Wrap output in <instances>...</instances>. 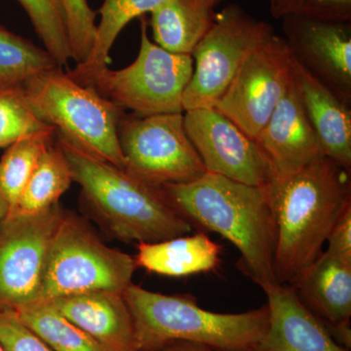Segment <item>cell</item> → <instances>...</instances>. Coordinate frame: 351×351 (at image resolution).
I'll return each mask as SVG.
<instances>
[{
    "label": "cell",
    "instance_id": "30",
    "mask_svg": "<svg viewBox=\"0 0 351 351\" xmlns=\"http://www.w3.org/2000/svg\"><path fill=\"white\" fill-rule=\"evenodd\" d=\"M0 346L5 351H54L14 313H0Z\"/></svg>",
    "mask_w": 351,
    "mask_h": 351
},
{
    "label": "cell",
    "instance_id": "13",
    "mask_svg": "<svg viewBox=\"0 0 351 351\" xmlns=\"http://www.w3.org/2000/svg\"><path fill=\"white\" fill-rule=\"evenodd\" d=\"M351 22L289 16L284 39L293 58L339 97L351 104Z\"/></svg>",
    "mask_w": 351,
    "mask_h": 351
},
{
    "label": "cell",
    "instance_id": "20",
    "mask_svg": "<svg viewBox=\"0 0 351 351\" xmlns=\"http://www.w3.org/2000/svg\"><path fill=\"white\" fill-rule=\"evenodd\" d=\"M223 0H169L151 12L154 41L175 54L191 55L207 34Z\"/></svg>",
    "mask_w": 351,
    "mask_h": 351
},
{
    "label": "cell",
    "instance_id": "18",
    "mask_svg": "<svg viewBox=\"0 0 351 351\" xmlns=\"http://www.w3.org/2000/svg\"><path fill=\"white\" fill-rule=\"evenodd\" d=\"M293 78L325 156L351 171L350 106L318 82L294 58Z\"/></svg>",
    "mask_w": 351,
    "mask_h": 351
},
{
    "label": "cell",
    "instance_id": "5",
    "mask_svg": "<svg viewBox=\"0 0 351 351\" xmlns=\"http://www.w3.org/2000/svg\"><path fill=\"white\" fill-rule=\"evenodd\" d=\"M22 89L41 121L101 160L125 169L119 140L123 110L76 82L61 66L32 76Z\"/></svg>",
    "mask_w": 351,
    "mask_h": 351
},
{
    "label": "cell",
    "instance_id": "29",
    "mask_svg": "<svg viewBox=\"0 0 351 351\" xmlns=\"http://www.w3.org/2000/svg\"><path fill=\"white\" fill-rule=\"evenodd\" d=\"M276 19L302 16L313 19L351 22V0H269Z\"/></svg>",
    "mask_w": 351,
    "mask_h": 351
},
{
    "label": "cell",
    "instance_id": "15",
    "mask_svg": "<svg viewBox=\"0 0 351 351\" xmlns=\"http://www.w3.org/2000/svg\"><path fill=\"white\" fill-rule=\"evenodd\" d=\"M263 291L269 326L256 351H350L307 308L292 285L276 283Z\"/></svg>",
    "mask_w": 351,
    "mask_h": 351
},
{
    "label": "cell",
    "instance_id": "11",
    "mask_svg": "<svg viewBox=\"0 0 351 351\" xmlns=\"http://www.w3.org/2000/svg\"><path fill=\"white\" fill-rule=\"evenodd\" d=\"M59 204L43 213L7 216L0 230V313L38 301L51 239L61 218Z\"/></svg>",
    "mask_w": 351,
    "mask_h": 351
},
{
    "label": "cell",
    "instance_id": "31",
    "mask_svg": "<svg viewBox=\"0 0 351 351\" xmlns=\"http://www.w3.org/2000/svg\"><path fill=\"white\" fill-rule=\"evenodd\" d=\"M326 242L328 253L351 262V203L337 219Z\"/></svg>",
    "mask_w": 351,
    "mask_h": 351
},
{
    "label": "cell",
    "instance_id": "34",
    "mask_svg": "<svg viewBox=\"0 0 351 351\" xmlns=\"http://www.w3.org/2000/svg\"><path fill=\"white\" fill-rule=\"evenodd\" d=\"M0 351H5V350H3V348H2L1 346H0Z\"/></svg>",
    "mask_w": 351,
    "mask_h": 351
},
{
    "label": "cell",
    "instance_id": "32",
    "mask_svg": "<svg viewBox=\"0 0 351 351\" xmlns=\"http://www.w3.org/2000/svg\"><path fill=\"white\" fill-rule=\"evenodd\" d=\"M157 351H226L200 345V343H188V341H176L171 345Z\"/></svg>",
    "mask_w": 351,
    "mask_h": 351
},
{
    "label": "cell",
    "instance_id": "12",
    "mask_svg": "<svg viewBox=\"0 0 351 351\" xmlns=\"http://www.w3.org/2000/svg\"><path fill=\"white\" fill-rule=\"evenodd\" d=\"M184 122L207 172L258 186L276 178L258 143L214 108L186 110Z\"/></svg>",
    "mask_w": 351,
    "mask_h": 351
},
{
    "label": "cell",
    "instance_id": "26",
    "mask_svg": "<svg viewBox=\"0 0 351 351\" xmlns=\"http://www.w3.org/2000/svg\"><path fill=\"white\" fill-rule=\"evenodd\" d=\"M29 16L44 49L58 66L68 64L71 57L63 10L57 0H17Z\"/></svg>",
    "mask_w": 351,
    "mask_h": 351
},
{
    "label": "cell",
    "instance_id": "17",
    "mask_svg": "<svg viewBox=\"0 0 351 351\" xmlns=\"http://www.w3.org/2000/svg\"><path fill=\"white\" fill-rule=\"evenodd\" d=\"M47 302L108 351H138L133 318L123 293L93 291Z\"/></svg>",
    "mask_w": 351,
    "mask_h": 351
},
{
    "label": "cell",
    "instance_id": "8",
    "mask_svg": "<svg viewBox=\"0 0 351 351\" xmlns=\"http://www.w3.org/2000/svg\"><path fill=\"white\" fill-rule=\"evenodd\" d=\"M274 34L271 25L237 4L217 13L213 25L191 53L193 71L182 98L184 112L214 108L246 57Z\"/></svg>",
    "mask_w": 351,
    "mask_h": 351
},
{
    "label": "cell",
    "instance_id": "21",
    "mask_svg": "<svg viewBox=\"0 0 351 351\" xmlns=\"http://www.w3.org/2000/svg\"><path fill=\"white\" fill-rule=\"evenodd\" d=\"M71 167L61 147L55 143L41 157L17 205L7 216H29L59 204L60 198L73 182Z\"/></svg>",
    "mask_w": 351,
    "mask_h": 351
},
{
    "label": "cell",
    "instance_id": "25",
    "mask_svg": "<svg viewBox=\"0 0 351 351\" xmlns=\"http://www.w3.org/2000/svg\"><path fill=\"white\" fill-rule=\"evenodd\" d=\"M56 66L47 51L0 25V89L21 87L32 76Z\"/></svg>",
    "mask_w": 351,
    "mask_h": 351
},
{
    "label": "cell",
    "instance_id": "28",
    "mask_svg": "<svg viewBox=\"0 0 351 351\" xmlns=\"http://www.w3.org/2000/svg\"><path fill=\"white\" fill-rule=\"evenodd\" d=\"M63 10L71 57L76 64L84 63L93 49L96 38V12L87 0H57Z\"/></svg>",
    "mask_w": 351,
    "mask_h": 351
},
{
    "label": "cell",
    "instance_id": "23",
    "mask_svg": "<svg viewBox=\"0 0 351 351\" xmlns=\"http://www.w3.org/2000/svg\"><path fill=\"white\" fill-rule=\"evenodd\" d=\"M167 1L169 0H105L100 9L101 20L97 25L93 49L84 63L76 64L69 73L84 75L108 66L113 43L124 27Z\"/></svg>",
    "mask_w": 351,
    "mask_h": 351
},
{
    "label": "cell",
    "instance_id": "3",
    "mask_svg": "<svg viewBox=\"0 0 351 351\" xmlns=\"http://www.w3.org/2000/svg\"><path fill=\"white\" fill-rule=\"evenodd\" d=\"M55 137L68 159L73 181L117 239L154 243L193 232L158 186L101 160L57 132Z\"/></svg>",
    "mask_w": 351,
    "mask_h": 351
},
{
    "label": "cell",
    "instance_id": "19",
    "mask_svg": "<svg viewBox=\"0 0 351 351\" xmlns=\"http://www.w3.org/2000/svg\"><path fill=\"white\" fill-rule=\"evenodd\" d=\"M137 267L159 276L184 277L215 270L221 263V247L206 232L137 244Z\"/></svg>",
    "mask_w": 351,
    "mask_h": 351
},
{
    "label": "cell",
    "instance_id": "33",
    "mask_svg": "<svg viewBox=\"0 0 351 351\" xmlns=\"http://www.w3.org/2000/svg\"><path fill=\"white\" fill-rule=\"evenodd\" d=\"M9 213V206L0 189V221H3Z\"/></svg>",
    "mask_w": 351,
    "mask_h": 351
},
{
    "label": "cell",
    "instance_id": "16",
    "mask_svg": "<svg viewBox=\"0 0 351 351\" xmlns=\"http://www.w3.org/2000/svg\"><path fill=\"white\" fill-rule=\"evenodd\" d=\"M335 339L351 348V262L323 252L292 284Z\"/></svg>",
    "mask_w": 351,
    "mask_h": 351
},
{
    "label": "cell",
    "instance_id": "2",
    "mask_svg": "<svg viewBox=\"0 0 351 351\" xmlns=\"http://www.w3.org/2000/svg\"><path fill=\"white\" fill-rule=\"evenodd\" d=\"M267 186L276 221L274 276L292 285L323 253L332 226L350 204V171L324 156Z\"/></svg>",
    "mask_w": 351,
    "mask_h": 351
},
{
    "label": "cell",
    "instance_id": "7",
    "mask_svg": "<svg viewBox=\"0 0 351 351\" xmlns=\"http://www.w3.org/2000/svg\"><path fill=\"white\" fill-rule=\"evenodd\" d=\"M140 18V51L133 63L117 71L106 66L84 75H69L121 110L140 117L184 113L182 98L193 75V57L175 54L152 43L147 20Z\"/></svg>",
    "mask_w": 351,
    "mask_h": 351
},
{
    "label": "cell",
    "instance_id": "1",
    "mask_svg": "<svg viewBox=\"0 0 351 351\" xmlns=\"http://www.w3.org/2000/svg\"><path fill=\"white\" fill-rule=\"evenodd\" d=\"M158 188L193 228L232 242L240 252L239 269L263 290L277 283L276 221L267 184L250 186L206 172L193 182Z\"/></svg>",
    "mask_w": 351,
    "mask_h": 351
},
{
    "label": "cell",
    "instance_id": "6",
    "mask_svg": "<svg viewBox=\"0 0 351 351\" xmlns=\"http://www.w3.org/2000/svg\"><path fill=\"white\" fill-rule=\"evenodd\" d=\"M137 267L134 257L101 242L86 221L63 210L51 239L38 302L93 291L123 293Z\"/></svg>",
    "mask_w": 351,
    "mask_h": 351
},
{
    "label": "cell",
    "instance_id": "22",
    "mask_svg": "<svg viewBox=\"0 0 351 351\" xmlns=\"http://www.w3.org/2000/svg\"><path fill=\"white\" fill-rule=\"evenodd\" d=\"M55 134V128L47 126L7 147L0 160V189L8 204L9 213L17 205L41 157L54 144Z\"/></svg>",
    "mask_w": 351,
    "mask_h": 351
},
{
    "label": "cell",
    "instance_id": "27",
    "mask_svg": "<svg viewBox=\"0 0 351 351\" xmlns=\"http://www.w3.org/2000/svg\"><path fill=\"white\" fill-rule=\"evenodd\" d=\"M47 126L32 110L22 86L0 89V149Z\"/></svg>",
    "mask_w": 351,
    "mask_h": 351
},
{
    "label": "cell",
    "instance_id": "10",
    "mask_svg": "<svg viewBox=\"0 0 351 351\" xmlns=\"http://www.w3.org/2000/svg\"><path fill=\"white\" fill-rule=\"evenodd\" d=\"M293 82L292 54L274 34L246 57L214 108L256 141Z\"/></svg>",
    "mask_w": 351,
    "mask_h": 351
},
{
    "label": "cell",
    "instance_id": "14",
    "mask_svg": "<svg viewBox=\"0 0 351 351\" xmlns=\"http://www.w3.org/2000/svg\"><path fill=\"white\" fill-rule=\"evenodd\" d=\"M256 142L269 159L276 178L294 174L325 156L294 82Z\"/></svg>",
    "mask_w": 351,
    "mask_h": 351
},
{
    "label": "cell",
    "instance_id": "9",
    "mask_svg": "<svg viewBox=\"0 0 351 351\" xmlns=\"http://www.w3.org/2000/svg\"><path fill=\"white\" fill-rule=\"evenodd\" d=\"M119 140L124 170L152 186L186 184L207 172L186 134L184 113H123Z\"/></svg>",
    "mask_w": 351,
    "mask_h": 351
},
{
    "label": "cell",
    "instance_id": "4",
    "mask_svg": "<svg viewBox=\"0 0 351 351\" xmlns=\"http://www.w3.org/2000/svg\"><path fill=\"white\" fill-rule=\"evenodd\" d=\"M138 351H157L176 341L226 351H256L269 326L267 304L240 313L206 311L189 295H164L132 283L123 291Z\"/></svg>",
    "mask_w": 351,
    "mask_h": 351
},
{
    "label": "cell",
    "instance_id": "24",
    "mask_svg": "<svg viewBox=\"0 0 351 351\" xmlns=\"http://www.w3.org/2000/svg\"><path fill=\"white\" fill-rule=\"evenodd\" d=\"M14 313L54 351H108L49 302H36Z\"/></svg>",
    "mask_w": 351,
    "mask_h": 351
}]
</instances>
